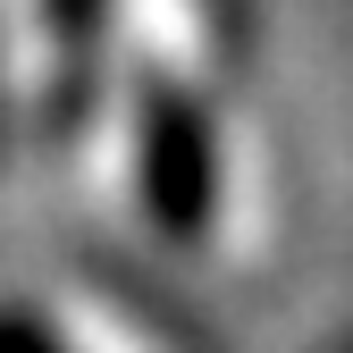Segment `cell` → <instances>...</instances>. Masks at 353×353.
<instances>
[{
  "mask_svg": "<svg viewBox=\"0 0 353 353\" xmlns=\"http://www.w3.org/2000/svg\"><path fill=\"white\" fill-rule=\"evenodd\" d=\"M135 194L168 244H202L219 219V126L185 84H152L135 126Z\"/></svg>",
  "mask_w": 353,
  "mask_h": 353,
  "instance_id": "obj_1",
  "label": "cell"
},
{
  "mask_svg": "<svg viewBox=\"0 0 353 353\" xmlns=\"http://www.w3.org/2000/svg\"><path fill=\"white\" fill-rule=\"evenodd\" d=\"M101 34H110V0H42V42L59 59V93L68 101H84V84H93Z\"/></svg>",
  "mask_w": 353,
  "mask_h": 353,
  "instance_id": "obj_2",
  "label": "cell"
}]
</instances>
